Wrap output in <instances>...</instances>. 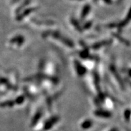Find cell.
I'll return each mask as SVG.
<instances>
[{
    "label": "cell",
    "mask_w": 131,
    "mask_h": 131,
    "mask_svg": "<svg viewBox=\"0 0 131 131\" xmlns=\"http://www.w3.org/2000/svg\"><path fill=\"white\" fill-rule=\"evenodd\" d=\"M94 115L98 116V117L102 118H111V113L109 112L108 111H104V110H96V111H94Z\"/></svg>",
    "instance_id": "1"
},
{
    "label": "cell",
    "mask_w": 131,
    "mask_h": 131,
    "mask_svg": "<svg viewBox=\"0 0 131 131\" xmlns=\"http://www.w3.org/2000/svg\"><path fill=\"white\" fill-rule=\"evenodd\" d=\"M58 121V118L57 117H54L52 118V119H50L49 121H48L45 123L44 126H43V129L45 130H48L51 128H52V126H53V124L57 123Z\"/></svg>",
    "instance_id": "2"
},
{
    "label": "cell",
    "mask_w": 131,
    "mask_h": 131,
    "mask_svg": "<svg viewBox=\"0 0 131 131\" xmlns=\"http://www.w3.org/2000/svg\"><path fill=\"white\" fill-rule=\"evenodd\" d=\"M75 67H76V72L79 74L80 76H82V75H84V74L86 73V68L84 67V66H82L80 63H76L75 64Z\"/></svg>",
    "instance_id": "3"
},
{
    "label": "cell",
    "mask_w": 131,
    "mask_h": 131,
    "mask_svg": "<svg viewBox=\"0 0 131 131\" xmlns=\"http://www.w3.org/2000/svg\"><path fill=\"white\" fill-rule=\"evenodd\" d=\"M92 121L89 120V119H86V121H83L82 123H81V128L84 130H87L89 129L90 128H91L92 126Z\"/></svg>",
    "instance_id": "4"
},
{
    "label": "cell",
    "mask_w": 131,
    "mask_h": 131,
    "mask_svg": "<svg viewBox=\"0 0 131 131\" xmlns=\"http://www.w3.org/2000/svg\"><path fill=\"white\" fill-rule=\"evenodd\" d=\"M110 131H118V130L116 128H112Z\"/></svg>",
    "instance_id": "5"
}]
</instances>
